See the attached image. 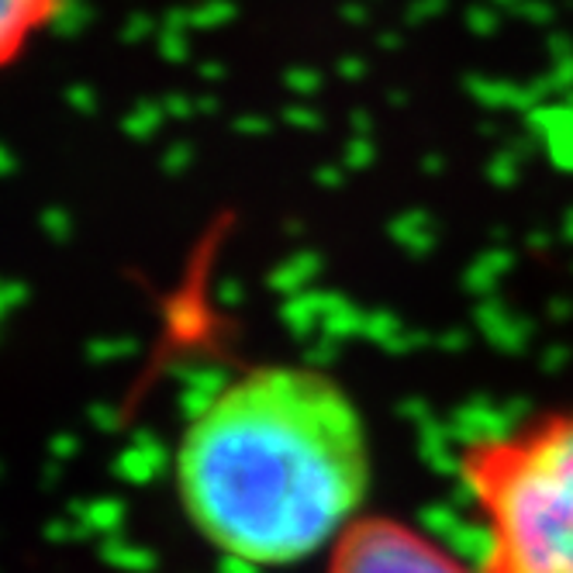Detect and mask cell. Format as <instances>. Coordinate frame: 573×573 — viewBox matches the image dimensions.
Wrapping results in <instances>:
<instances>
[{"instance_id":"6da1fadb","label":"cell","mask_w":573,"mask_h":573,"mask_svg":"<svg viewBox=\"0 0 573 573\" xmlns=\"http://www.w3.org/2000/svg\"><path fill=\"white\" fill-rule=\"evenodd\" d=\"M176 498L224 560L304 563L363 515L374 442L356 398L318 366L259 363L224 380L183 425Z\"/></svg>"},{"instance_id":"7a4b0ae2","label":"cell","mask_w":573,"mask_h":573,"mask_svg":"<svg viewBox=\"0 0 573 573\" xmlns=\"http://www.w3.org/2000/svg\"><path fill=\"white\" fill-rule=\"evenodd\" d=\"M456 474L484 525L480 573H573V404L470 439Z\"/></svg>"},{"instance_id":"3957f363","label":"cell","mask_w":573,"mask_h":573,"mask_svg":"<svg viewBox=\"0 0 573 573\" xmlns=\"http://www.w3.org/2000/svg\"><path fill=\"white\" fill-rule=\"evenodd\" d=\"M325 557V573H474L428 532L380 511H363Z\"/></svg>"},{"instance_id":"277c9868","label":"cell","mask_w":573,"mask_h":573,"mask_svg":"<svg viewBox=\"0 0 573 573\" xmlns=\"http://www.w3.org/2000/svg\"><path fill=\"white\" fill-rule=\"evenodd\" d=\"M59 8L63 0H0V70L11 66L32 38L56 22Z\"/></svg>"}]
</instances>
